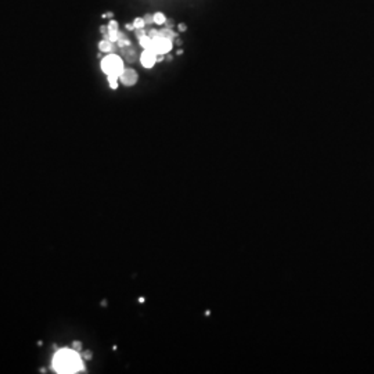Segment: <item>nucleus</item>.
Listing matches in <instances>:
<instances>
[{
  "label": "nucleus",
  "mask_w": 374,
  "mask_h": 374,
  "mask_svg": "<svg viewBox=\"0 0 374 374\" xmlns=\"http://www.w3.org/2000/svg\"><path fill=\"white\" fill-rule=\"evenodd\" d=\"M54 370L60 374H71L82 371L83 364L82 359L78 355L77 350L61 349L57 352V355L53 360Z\"/></svg>",
  "instance_id": "f257e3e1"
},
{
  "label": "nucleus",
  "mask_w": 374,
  "mask_h": 374,
  "mask_svg": "<svg viewBox=\"0 0 374 374\" xmlns=\"http://www.w3.org/2000/svg\"><path fill=\"white\" fill-rule=\"evenodd\" d=\"M101 70L107 75V77H121V74L124 72V61L122 59L117 56V54H110L106 56L103 61H101Z\"/></svg>",
  "instance_id": "f03ea898"
},
{
  "label": "nucleus",
  "mask_w": 374,
  "mask_h": 374,
  "mask_svg": "<svg viewBox=\"0 0 374 374\" xmlns=\"http://www.w3.org/2000/svg\"><path fill=\"white\" fill-rule=\"evenodd\" d=\"M172 39H168L164 36H154L151 46L149 49H153L157 54H168L172 50Z\"/></svg>",
  "instance_id": "7ed1b4c3"
},
{
  "label": "nucleus",
  "mask_w": 374,
  "mask_h": 374,
  "mask_svg": "<svg viewBox=\"0 0 374 374\" xmlns=\"http://www.w3.org/2000/svg\"><path fill=\"white\" fill-rule=\"evenodd\" d=\"M157 57H158V54L155 53L153 49H144V52L140 56V63L143 67L151 68L157 63Z\"/></svg>",
  "instance_id": "20e7f679"
},
{
  "label": "nucleus",
  "mask_w": 374,
  "mask_h": 374,
  "mask_svg": "<svg viewBox=\"0 0 374 374\" xmlns=\"http://www.w3.org/2000/svg\"><path fill=\"white\" fill-rule=\"evenodd\" d=\"M119 81L124 83L125 86H133L137 82V74L132 68H125L124 72L121 74Z\"/></svg>",
  "instance_id": "39448f33"
},
{
  "label": "nucleus",
  "mask_w": 374,
  "mask_h": 374,
  "mask_svg": "<svg viewBox=\"0 0 374 374\" xmlns=\"http://www.w3.org/2000/svg\"><path fill=\"white\" fill-rule=\"evenodd\" d=\"M99 49H100L103 53H110L113 50V42H110L108 39H104L103 42H100Z\"/></svg>",
  "instance_id": "423d86ee"
},
{
  "label": "nucleus",
  "mask_w": 374,
  "mask_h": 374,
  "mask_svg": "<svg viewBox=\"0 0 374 374\" xmlns=\"http://www.w3.org/2000/svg\"><path fill=\"white\" fill-rule=\"evenodd\" d=\"M106 39H108L110 42H118L119 41V32L118 31H113L108 30V32L106 34Z\"/></svg>",
  "instance_id": "0eeeda50"
},
{
  "label": "nucleus",
  "mask_w": 374,
  "mask_h": 374,
  "mask_svg": "<svg viewBox=\"0 0 374 374\" xmlns=\"http://www.w3.org/2000/svg\"><path fill=\"white\" fill-rule=\"evenodd\" d=\"M153 17H154V24L162 25L166 23V17L162 14V13H157V14L153 16Z\"/></svg>",
  "instance_id": "6e6552de"
},
{
  "label": "nucleus",
  "mask_w": 374,
  "mask_h": 374,
  "mask_svg": "<svg viewBox=\"0 0 374 374\" xmlns=\"http://www.w3.org/2000/svg\"><path fill=\"white\" fill-rule=\"evenodd\" d=\"M144 25H146V21H144V18H136V20L133 21V27H135L136 30H142Z\"/></svg>",
  "instance_id": "1a4fd4ad"
},
{
  "label": "nucleus",
  "mask_w": 374,
  "mask_h": 374,
  "mask_svg": "<svg viewBox=\"0 0 374 374\" xmlns=\"http://www.w3.org/2000/svg\"><path fill=\"white\" fill-rule=\"evenodd\" d=\"M118 81H119V78L108 77V83H110L111 89H117V88H118Z\"/></svg>",
  "instance_id": "9d476101"
},
{
  "label": "nucleus",
  "mask_w": 374,
  "mask_h": 374,
  "mask_svg": "<svg viewBox=\"0 0 374 374\" xmlns=\"http://www.w3.org/2000/svg\"><path fill=\"white\" fill-rule=\"evenodd\" d=\"M71 348L74 350H77V352H81L82 350V342L81 341H74L71 344Z\"/></svg>",
  "instance_id": "9b49d317"
},
{
  "label": "nucleus",
  "mask_w": 374,
  "mask_h": 374,
  "mask_svg": "<svg viewBox=\"0 0 374 374\" xmlns=\"http://www.w3.org/2000/svg\"><path fill=\"white\" fill-rule=\"evenodd\" d=\"M92 356H93V353H92L90 350H85L82 353V359H85V360H90Z\"/></svg>",
  "instance_id": "f8f14e48"
},
{
  "label": "nucleus",
  "mask_w": 374,
  "mask_h": 374,
  "mask_svg": "<svg viewBox=\"0 0 374 374\" xmlns=\"http://www.w3.org/2000/svg\"><path fill=\"white\" fill-rule=\"evenodd\" d=\"M108 30L118 31V24H117V21H110V24H108Z\"/></svg>",
  "instance_id": "ddd939ff"
},
{
  "label": "nucleus",
  "mask_w": 374,
  "mask_h": 374,
  "mask_svg": "<svg viewBox=\"0 0 374 374\" xmlns=\"http://www.w3.org/2000/svg\"><path fill=\"white\" fill-rule=\"evenodd\" d=\"M144 21H146V24H153L154 23V17L153 16H147V17H144Z\"/></svg>",
  "instance_id": "4468645a"
},
{
  "label": "nucleus",
  "mask_w": 374,
  "mask_h": 374,
  "mask_svg": "<svg viewBox=\"0 0 374 374\" xmlns=\"http://www.w3.org/2000/svg\"><path fill=\"white\" fill-rule=\"evenodd\" d=\"M186 30H187V27H186V25H184V24H179V31H180V32H184V31H186Z\"/></svg>",
  "instance_id": "2eb2a0df"
}]
</instances>
